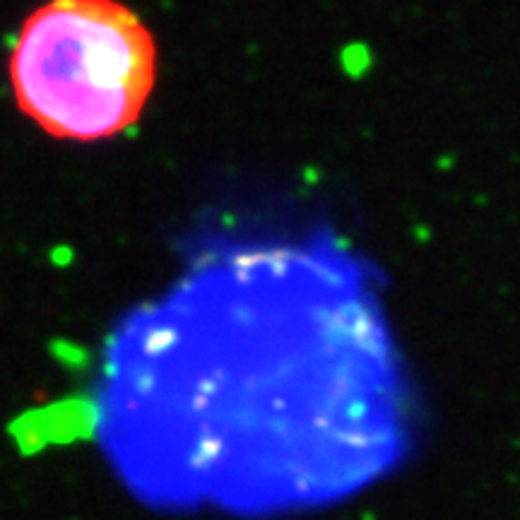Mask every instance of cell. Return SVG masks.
Here are the masks:
<instances>
[{
    "label": "cell",
    "mask_w": 520,
    "mask_h": 520,
    "mask_svg": "<svg viewBox=\"0 0 520 520\" xmlns=\"http://www.w3.org/2000/svg\"><path fill=\"white\" fill-rule=\"evenodd\" d=\"M157 78V46L116 0H51L29 14L10 56L22 114L49 135L108 140L140 118Z\"/></svg>",
    "instance_id": "1"
}]
</instances>
